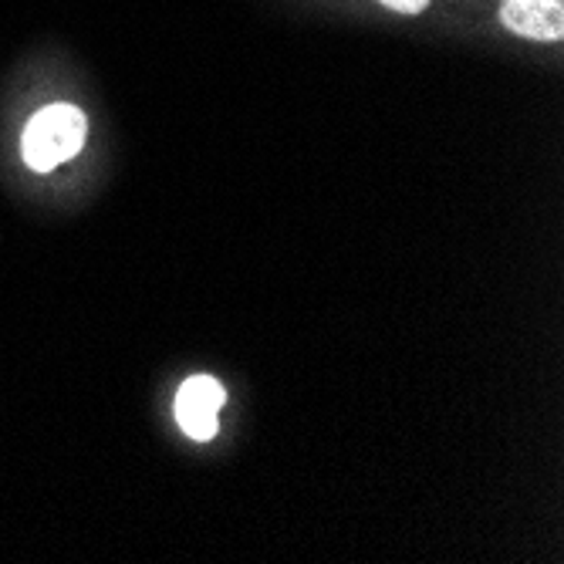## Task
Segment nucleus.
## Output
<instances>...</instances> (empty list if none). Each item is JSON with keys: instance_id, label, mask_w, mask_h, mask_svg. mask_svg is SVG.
<instances>
[{"instance_id": "f257e3e1", "label": "nucleus", "mask_w": 564, "mask_h": 564, "mask_svg": "<svg viewBox=\"0 0 564 564\" xmlns=\"http://www.w3.org/2000/svg\"><path fill=\"white\" fill-rule=\"evenodd\" d=\"M85 132H88V122H85V112L75 109V106H47L41 109L31 126L24 129V160L31 170L37 173H47L62 163H68L75 152L85 145Z\"/></svg>"}, {"instance_id": "f03ea898", "label": "nucleus", "mask_w": 564, "mask_h": 564, "mask_svg": "<svg viewBox=\"0 0 564 564\" xmlns=\"http://www.w3.org/2000/svg\"><path fill=\"white\" fill-rule=\"evenodd\" d=\"M227 402V392L217 379L210 376H193L183 382L176 395V420L186 436L193 440H210L217 433V413Z\"/></svg>"}, {"instance_id": "7ed1b4c3", "label": "nucleus", "mask_w": 564, "mask_h": 564, "mask_svg": "<svg viewBox=\"0 0 564 564\" xmlns=\"http://www.w3.org/2000/svg\"><path fill=\"white\" fill-rule=\"evenodd\" d=\"M500 21L507 31L534 41L564 37V4L561 0H503Z\"/></svg>"}, {"instance_id": "20e7f679", "label": "nucleus", "mask_w": 564, "mask_h": 564, "mask_svg": "<svg viewBox=\"0 0 564 564\" xmlns=\"http://www.w3.org/2000/svg\"><path fill=\"white\" fill-rule=\"evenodd\" d=\"M386 8H392V11H399V14H420L430 0H382Z\"/></svg>"}]
</instances>
